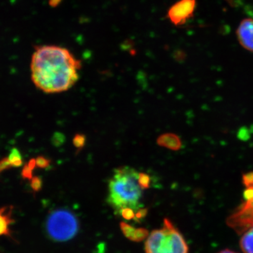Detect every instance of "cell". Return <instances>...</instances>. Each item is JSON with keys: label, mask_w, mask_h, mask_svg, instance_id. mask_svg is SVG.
Listing matches in <instances>:
<instances>
[{"label": "cell", "mask_w": 253, "mask_h": 253, "mask_svg": "<svg viewBox=\"0 0 253 253\" xmlns=\"http://www.w3.org/2000/svg\"><path fill=\"white\" fill-rule=\"evenodd\" d=\"M81 67V61L66 48L37 46L31 59L32 81L44 92H63L76 84Z\"/></svg>", "instance_id": "6da1fadb"}, {"label": "cell", "mask_w": 253, "mask_h": 253, "mask_svg": "<svg viewBox=\"0 0 253 253\" xmlns=\"http://www.w3.org/2000/svg\"><path fill=\"white\" fill-rule=\"evenodd\" d=\"M138 174L134 168L124 166L116 169L110 179L107 203L117 214L124 208L135 211L142 208V189L138 184Z\"/></svg>", "instance_id": "7a4b0ae2"}, {"label": "cell", "mask_w": 253, "mask_h": 253, "mask_svg": "<svg viewBox=\"0 0 253 253\" xmlns=\"http://www.w3.org/2000/svg\"><path fill=\"white\" fill-rule=\"evenodd\" d=\"M146 253H189V246L180 231L170 219L166 218L161 229L148 236L145 244Z\"/></svg>", "instance_id": "3957f363"}, {"label": "cell", "mask_w": 253, "mask_h": 253, "mask_svg": "<svg viewBox=\"0 0 253 253\" xmlns=\"http://www.w3.org/2000/svg\"><path fill=\"white\" fill-rule=\"evenodd\" d=\"M80 224L77 216L68 209L59 208L50 213L46 218V234L57 242H65L77 235Z\"/></svg>", "instance_id": "277c9868"}, {"label": "cell", "mask_w": 253, "mask_h": 253, "mask_svg": "<svg viewBox=\"0 0 253 253\" xmlns=\"http://www.w3.org/2000/svg\"><path fill=\"white\" fill-rule=\"evenodd\" d=\"M244 201L227 218L226 224L241 235L245 231L253 227V172L243 175Z\"/></svg>", "instance_id": "5b68a950"}, {"label": "cell", "mask_w": 253, "mask_h": 253, "mask_svg": "<svg viewBox=\"0 0 253 253\" xmlns=\"http://www.w3.org/2000/svg\"><path fill=\"white\" fill-rule=\"evenodd\" d=\"M196 6V0H180L171 6L168 18L175 26H181L192 17Z\"/></svg>", "instance_id": "8992f818"}, {"label": "cell", "mask_w": 253, "mask_h": 253, "mask_svg": "<svg viewBox=\"0 0 253 253\" xmlns=\"http://www.w3.org/2000/svg\"><path fill=\"white\" fill-rule=\"evenodd\" d=\"M237 38L245 49L253 51V19H245L238 28Z\"/></svg>", "instance_id": "52a82bcc"}, {"label": "cell", "mask_w": 253, "mask_h": 253, "mask_svg": "<svg viewBox=\"0 0 253 253\" xmlns=\"http://www.w3.org/2000/svg\"><path fill=\"white\" fill-rule=\"evenodd\" d=\"M12 206L0 208V237L11 235V225L14 224Z\"/></svg>", "instance_id": "ba28073f"}, {"label": "cell", "mask_w": 253, "mask_h": 253, "mask_svg": "<svg viewBox=\"0 0 253 253\" xmlns=\"http://www.w3.org/2000/svg\"><path fill=\"white\" fill-rule=\"evenodd\" d=\"M157 144L172 151H178L182 146L180 138L173 133H166L160 136L157 139Z\"/></svg>", "instance_id": "9c48e42d"}, {"label": "cell", "mask_w": 253, "mask_h": 253, "mask_svg": "<svg viewBox=\"0 0 253 253\" xmlns=\"http://www.w3.org/2000/svg\"><path fill=\"white\" fill-rule=\"evenodd\" d=\"M240 246L244 253H253V227L241 234Z\"/></svg>", "instance_id": "30bf717a"}, {"label": "cell", "mask_w": 253, "mask_h": 253, "mask_svg": "<svg viewBox=\"0 0 253 253\" xmlns=\"http://www.w3.org/2000/svg\"><path fill=\"white\" fill-rule=\"evenodd\" d=\"M152 178L147 173L139 172L138 174V184L142 190L149 189L151 186Z\"/></svg>", "instance_id": "8fae6325"}, {"label": "cell", "mask_w": 253, "mask_h": 253, "mask_svg": "<svg viewBox=\"0 0 253 253\" xmlns=\"http://www.w3.org/2000/svg\"><path fill=\"white\" fill-rule=\"evenodd\" d=\"M120 225H121V229L123 234H124L126 239L130 240L131 241H134L136 228L133 227L132 226L126 224L124 221L121 222Z\"/></svg>", "instance_id": "7c38bea8"}, {"label": "cell", "mask_w": 253, "mask_h": 253, "mask_svg": "<svg viewBox=\"0 0 253 253\" xmlns=\"http://www.w3.org/2000/svg\"><path fill=\"white\" fill-rule=\"evenodd\" d=\"M136 211L133 208L126 207L123 208L119 212L118 215H121L124 219L127 221L135 220Z\"/></svg>", "instance_id": "4fadbf2b"}, {"label": "cell", "mask_w": 253, "mask_h": 253, "mask_svg": "<svg viewBox=\"0 0 253 253\" xmlns=\"http://www.w3.org/2000/svg\"><path fill=\"white\" fill-rule=\"evenodd\" d=\"M73 144L78 151H81L86 144V136L83 134H76L73 139Z\"/></svg>", "instance_id": "5bb4252c"}, {"label": "cell", "mask_w": 253, "mask_h": 253, "mask_svg": "<svg viewBox=\"0 0 253 253\" xmlns=\"http://www.w3.org/2000/svg\"><path fill=\"white\" fill-rule=\"evenodd\" d=\"M65 141H66V136L63 133L59 132V131L55 132L51 139V144L55 147H59V146H62Z\"/></svg>", "instance_id": "9a60e30c"}, {"label": "cell", "mask_w": 253, "mask_h": 253, "mask_svg": "<svg viewBox=\"0 0 253 253\" xmlns=\"http://www.w3.org/2000/svg\"><path fill=\"white\" fill-rule=\"evenodd\" d=\"M148 208H141L136 211L135 213V221L136 222L141 223L143 219L147 216Z\"/></svg>", "instance_id": "2e32d148"}, {"label": "cell", "mask_w": 253, "mask_h": 253, "mask_svg": "<svg viewBox=\"0 0 253 253\" xmlns=\"http://www.w3.org/2000/svg\"><path fill=\"white\" fill-rule=\"evenodd\" d=\"M51 163V161L48 158L43 157V156H39L36 159V166L40 168H46L49 167Z\"/></svg>", "instance_id": "e0dca14e"}, {"label": "cell", "mask_w": 253, "mask_h": 253, "mask_svg": "<svg viewBox=\"0 0 253 253\" xmlns=\"http://www.w3.org/2000/svg\"><path fill=\"white\" fill-rule=\"evenodd\" d=\"M31 187L33 191L36 192L41 191L42 187V181L41 178L38 176H35L31 181Z\"/></svg>", "instance_id": "ac0fdd59"}, {"label": "cell", "mask_w": 253, "mask_h": 253, "mask_svg": "<svg viewBox=\"0 0 253 253\" xmlns=\"http://www.w3.org/2000/svg\"><path fill=\"white\" fill-rule=\"evenodd\" d=\"M61 0H50L49 4L51 6H56L61 2Z\"/></svg>", "instance_id": "d6986e66"}, {"label": "cell", "mask_w": 253, "mask_h": 253, "mask_svg": "<svg viewBox=\"0 0 253 253\" xmlns=\"http://www.w3.org/2000/svg\"><path fill=\"white\" fill-rule=\"evenodd\" d=\"M218 253H236L234 252V251H230V250L226 249V250H224V251H220V252Z\"/></svg>", "instance_id": "ffe728a7"}]
</instances>
